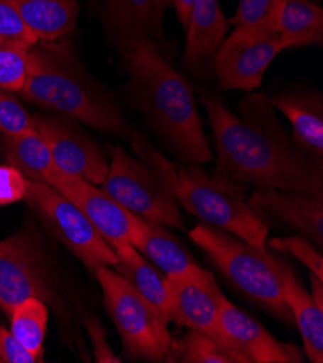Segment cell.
<instances>
[{
	"instance_id": "cell-1",
	"label": "cell",
	"mask_w": 323,
	"mask_h": 363,
	"mask_svg": "<svg viewBox=\"0 0 323 363\" xmlns=\"http://www.w3.org/2000/svg\"><path fill=\"white\" fill-rule=\"evenodd\" d=\"M200 101L218 152L214 175L257 189L323 197V160L300 148L283 129L268 96H246L239 116L209 91H200Z\"/></svg>"
},
{
	"instance_id": "cell-2",
	"label": "cell",
	"mask_w": 323,
	"mask_h": 363,
	"mask_svg": "<svg viewBox=\"0 0 323 363\" xmlns=\"http://www.w3.org/2000/svg\"><path fill=\"white\" fill-rule=\"evenodd\" d=\"M116 45L129 74L131 99L153 129L187 164L210 161L212 152L187 82L160 55L155 43L131 40Z\"/></svg>"
},
{
	"instance_id": "cell-3",
	"label": "cell",
	"mask_w": 323,
	"mask_h": 363,
	"mask_svg": "<svg viewBox=\"0 0 323 363\" xmlns=\"http://www.w3.org/2000/svg\"><path fill=\"white\" fill-rule=\"evenodd\" d=\"M28 101L97 130L131 135L115 99L92 80L67 44L35 45L28 52L22 90Z\"/></svg>"
},
{
	"instance_id": "cell-4",
	"label": "cell",
	"mask_w": 323,
	"mask_h": 363,
	"mask_svg": "<svg viewBox=\"0 0 323 363\" xmlns=\"http://www.w3.org/2000/svg\"><path fill=\"white\" fill-rule=\"evenodd\" d=\"M131 140L136 158L115 148L102 189L139 219L185 229L175 197L178 169L146 136L132 133Z\"/></svg>"
},
{
	"instance_id": "cell-5",
	"label": "cell",
	"mask_w": 323,
	"mask_h": 363,
	"mask_svg": "<svg viewBox=\"0 0 323 363\" xmlns=\"http://www.w3.org/2000/svg\"><path fill=\"white\" fill-rule=\"evenodd\" d=\"M189 236L248 300L287 324L295 323L283 293L287 265L267 246L258 247L206 223L197 225Z\"/></svg>"
},
{
	"instance_id": "cell-6",
	"label": "cell",
	"mask_w": 323,
	"mask_h": 363,
	"mask_svg": "<svg viewBox=\"0 0 323 363\" xmlns=\"http://www.w3.org/2000/svg\"><path fill=\"white\" fill-rule=\"evenodd\" d=\"M242 183L214 174L199 165L178 169L175 197L197 219L232 233L258 247H265L268 226L245 200Z\"/></svg>"
},
{
	"instance_id": "cell-7",
	"label": "cell",
	"mask_w": 323,
	"mask_h": 363,
	"mask_svg": "<svg viewBox=\"0 0 323 363\" xmlns=\"http://www.w3.org/2000/svg\"><path fill=\"white\" fill-rule=\"evenodd\" d=\"M28 298L44 301L62 323H68L61 282L40 232L32 225L0 242V310L9 315Z\"/></svg>"
},
{
	"instance_id": "cell-8",
	"label": "cell",
	"mask_w": 323,
	"mask_h": 363,
	"mask_svg": "<svg viewBox=\"0 0 323 363\" xmlns=\"http://www.w3.org/2000/svg\"><path fill=\"white\" fill-rule=\"evenodd\" d=\"M94 274L125 353L136 360L167 362L173 345L167 317L107 265L97 267Z\"/></svg>"
},
{
	"instance_id": "cell-9",
	"label": "cell",
	"mask_w": 323,
	"mask_h": 363,
	"mask_svg": "<svg viewBox=\"0 0 323 363\" xmlns=\"http://www.w3.org/2000/svg\"><path fill=\"white\" fill-rule=\"evenodd\" d=\"M25 200L48 230L87 268L116 265L115 250L96 232L87 217L53 186L44 181H29Z\"/></svg>"
},
{
	"instance_id": "cell-10",
	"label": "cell",
	"mask_w": 323,
	"mask_h": 363,
	"mask_svg": "<svg viewBox=\"0 0 323 363\" xmlns=\"http://www.w3.org/2000/svg\"><path fill=\"white\" fill-rule=\"evenodd\" d=\"M283 51L275 30L235 28L213 55V69L222 90H254Z\"/></svg>"
},
{
	"instance_id": "cell-11",
	"label": "cell",
	"mask_w": 323,
	"mask_h": 363,
	"mask_svg": "<svg viewBox=\"0 0 323 363\" xmlns=\"http://www.w3.org/2000/svg\"><path fill=\"white\" fill-rule=\"evenodd\" d=\"M167 286L170 321L185 325L189 330L204 333L225 345L219 329V314L226 297L212 274L197 267L183 274L167 277Z\"/></svg>"
},
{
	"instance_id": "cell-12",
	"label": "cell",
	"mask_w": 323,
	"mask_h": 363,
	"mask_svg": "<svg viewBox=\"0 0 323 363\" xmlns=\"http://www.w3.org/2000/svg\"><path fill=\"white\" fill-rule=\"evenodd\" d=\"M45 183L73 203L112 249L118 243L129 242L138 217L124 208L103 189H97L83 178L68 175L57 167L51 171Z\"/></svg>"
},
{
	"instance_id": "cell-13",
	"label": "cell",
	"mask_w": 323,
	"mask_h": 363,
	"mask_svg": "<svg viewBox=\"0 0 323 363\" xmlns=\"http://www.w3.org/2000/svg\"><path fill=\"white\" fill-rule=\"evenodd\" d=\"M35 129L48 145L60 171L83 178L94 186L103 183L109 165L102 151L77 125L65 118L38 116L35 118Z\"/></svg>"
},
{
	"instance_id": "cell-14",
	"label": "cell",
	"mask_w": 323,
	"mask_h": 363,
	"mask_svg": "<svg viewBox=\"0 0 323 363\" xmlns=\"http://www.w3.org/2000/svg\"><path fill=\"white\" fill-rule=\"evenodd\" d=\"M219 329L225 346L245 356L249 363H302L303 353L297 346L278 342L264 325L245 311L224 300Z\"/></svg>"
},
{
	"instance_id": "cell-15",
	"label": "cell",
	"mask_w": 323,
	"mask_h": 363,
	"mask_svg": "<svg viewBox=\"0 0 323 363\" xmlns=\"http://www.w3.org/2000/svg\"><path fill=\"white\" fill-rule=\"evenodd\" d=\"M248 204L257 214H271L275 219L289 223L302 236L309 239L320 250L323 247V197L283 191L275 189H257Z\"/></svg>"
},
{
	"instance_id": "cell-16",
	"label": "cell",
	"mask_w": 323,
	"mask_h": 363,
	"mask_svg": "<svg viewBox=\"0 0 323 363\" xmlns=\"http://www.w3.org/2000/svg\"><path fill=\"white\" fill-rule=\"evenodd\" d=\"M164 12L157 0H104L103 6L106 28L116 44L131 40H161Z\"/></svg>"
},
{
	"instance_id": "cell-17",
	"label": "cell",
	"mask_w": 323,
	"mask_h": 363,
	"mask_svg": "<svg viewBox=\"0 0 323 363\" xmlns=\"http://www.w3.org/2000/svg\"><path fill=\"white\" fill-rule=\"evenodd\" d=\"M273 107L287 118L293 128V139L306 152L323 160V101L316 91L278 93Z\"/></svg>"
},
{
	"instance_id": "cell-18",
	"label": "cell",
	"mask_w": 323,
	"mask_h": 363,
	"mask_svg": "<svg viewBox=\"0 0 323 363\" xmlns=\"http://www.w3.org/2000/svg\"><path fill=\"white\" fill-rule=\"evenodd\" d=\"M129 243L167 277L183 274L199 267L183 243L160 223L138 217Z\"/></svg>"
},
{
	"instance_id": "cell-19",
	"label": "cell",
	"mask_w": 323,
	"mask_h": 363,
	"mask_svg": "<svg viewBox=\"0 0 323 363\" xmlns=\"http://www.w3.org/2000/svg\"><path fill=\"white\" fill-rule=\"evenodd\" d=\"M228 29L219 0H196L186 26L185 65L199 68L218 51Z\"/></svg>"
},
{
	"instance_id": "cell-20",
	"label": "cell",
	"mask_w": 323,
	"mask_h": 363,
	"mask_svg": "<svg viewBox=\"0 0 323 363\" xmlns=\"http://www.w3.org/2000/svg\"><path fill=\"white\" fill-rule=\"evenodd\" d=\"M273 28L283 50L322 45L323 11L310 0H278Z\"/></svg>"
},
{
	"instance_id": "cell-21",
	"label": "cell",
	"mask_w": 323,
	"mask_h": 363,
	"mask_svg": "<svg viewBox=\"0 0 323 363\" xmlns=\"http://www.w3.org/2000/svg\"><path fill=\"white\" fill-rule=\"evenodd\" d=\"M114 250L118 257V262L114 265L115 271L170 321L167 275L153 262L143 258L129 242L118 243Z\"/></svg>"
},
{
	"instance_id": "cell-22",
	"label": "cell",
	"mask_w": 323,
	"mask_h": 363,
	"mask_svg": "<svg viewBox=\"0 0 323 363\" xmlns=\"http://www.w3.org/2000/svg\"><path fill=\"white\" fill-rule=\"evenodd\" d=\"M25 25L44 43L68 35L77 23L76 0H12Z\"/></svg>"
},
{
	"instance_id": "cell-23",
	"label": "cell",
	"mask_w": 323,
	"mask_h": 363,
	"mask_svg": "<svg viewBox=\"0 0 323 363\" xmlns=\"http://www.w3.org/2000/svg\"><path fill=\"white\" fill-rule=\"evenodd\" d=\"M283 293L293 321L297 324L303 337L305 353L313 363L323 362V310L319 308L306 289L299 284L295 274L284 271Z\"/></svg>"
},
{
	"instance_id": "cell-24",
	"label": "cell",
	"mask_w": 323,
	"mask_h": 363,
	"mask_svg": "<svg viewBox=\"0 0 323 363\" xmlns=\"http://www.w3.org/2000/svg\"><path fill=\"white\" fill-rule=\"evenodd\" d=\"M4 151L8 162L29 181H47L55 168L51 151L37 129L5 136Z\"/></svg>"
},
{
	"instance_id": "cell-25",
	"label": "cell",
	"mask_w": 323,
	"mask_h": 363,
	"mask_svg": "<svg viewBox=\"0 0 323 363\" xmlns=\"http://www.w3.org/2000/svg\"><path fill=\"white\" fill-rule=\"evenodd\" d=\"M9 317L13 337L41 362L48 323V306L38 298H28L15 306Z\"/></svg>"
},
{
	"instance_id": "cell-26",
	"label": "cell",
	"mask_w": 323,
	"mask_h": 363,
	"mask_svg": "<svg viewBox=\"0 0 323 363\" xmlns=\"http://www.w3.org/2000/svg\"><path fill=\"white\" fill-rule=\"evenodd\" d=\"M167 362L249 363V360L236 350H232L221 342L196 330H190L180 340L173 342Z\"/></svg>"
},
{
	"instance_id": "cell-27",
	"label": "cell",
	"mask_w": 323,
	"mask_h": 363,
	"mask_svg": "<svg viewBox=\"0 0 323 363\" xmlns=\"http://www.w3.org/2000/svg\"><path fill=\"white\" fill-rule=\"evenodd\" d=\"M29 47L0 44V89L21 91L28 71Z\"/></svg>"
},
{
	"instance_id": "cell-28",
	"label": "cell",
	"mask_w": 323,
	"mask_h": 363,
	"mask_svg": "<svg viewBox=\"0 0 323 363\" xmlns=\"http://www.w3.org/2000/svg\"><path fill=\"white\" fill-rule=\"evenodd\" d=\"M278 0H239L238 11L231 19L236 28L274 30L273 19Z\"/></svg>"
},
{
	"instance_id": "cell-29",
	"label": "cell",
	"mask_w": 323,
	"mask_h": 363,
	"mask_svg": "<svg viewBox=\"0 0 323 363\" xmlns=\"http://www.w3.org/2000/svg\"><path fill=\"white\" fill-rule=\"evenodd\" d=\"M38 41L22 21L12 0H0V44H19L32 48Z\"/></svg>"
},
{
	"instance_id": "cell-30",
	"label": "cell",
	"mask_w": 323,
	"mask_h": 363,
	"mask_svg": "<svg viewBox=\"0 0 323 363\" xmlns=\"http://www.w3.org/2000/svg\"><path fill=\"white\" fill-rule=\"evenodd\" d=\"M33 128L35 118L28 113L16 97L9 94L8 90L0 89V133L15 136Z\"/></svg>"
},
{
	"instance_id": "cell-31",
	"label": "cell",
	"mask_w": 323,
	"mask_h": 363,
	"mask_svg": "<svg viewBox=\"0 0 323 363\" xmlns=\"http://www.w3.org/2000/svg\"><path fill=\"white\" fill-rule=\"evenodd\" d=\"M270 247L281 252L292 253L302 264H305L310 274L323 278V259L320 252L313 246V243L305 236L292 238H275L268 242Z\"/></svg>"
},
{
	"instance_id": "cell-32",
	"label": "cell",
	"mask_w": 323,
	"mask_h": 363,
	"mask_svg": "<svg viewBox=\"0 0 323 363\" xmlns=\"http://www.w3.org/2000/svg\"><path fill=\"white\" fill-rule=\"evenodd\" d=\"M29 179L12 165H0V206L23 200Z\"/></svg>"
},
{
	"instance_id": "cell-33",
	"label": "cell",
	"mask_w": 323,
	"mask_h": 363,
	"mask_svg": "<svg viewBox=\"0 0 323 363\" xmlns=\"http://www.w3.org/2000/svg\"><path fill=\"white\" fill-rule=\"evenodd\" d=\"M82 320L93 346L94 360L99 363H119V357L112 352L111 346L107 345L106 330L103 329L102 323L90 314H84Z\"/></svg>"
},
{
	"instance_id": "cell-34",
	"label": "cell",
	"mask_w": 323,
	"mask_h": 363,
	"mask_svg": "<svg viewBox=\"0 0 323 363\" xmlns=\"http://www.w3.org/2000/svg\"><path fill=\"white\" fill-rule=\"evenodd\" d=\"M40 362L13 337L11 330L0 325V363H35Z\"/></svg>"
},
{
	"instance_id": "cell-35",
	"label": "cell",
	"mask_w": 323,
	"mask_h": 363,
	"mask_svg": "<svg viewBox=\"0 0 323 363\" xmlns=\"http://www.w3.org/2000/svg\"><path fill=\"white\" fill-rule=\"evenodd\" d=\"M196 0H157L158 6L165 11L168 8H173L177 13V18L178 21H180V23L185 26H187V22H189V16H190V12L193 9V5H195Z\"/></svg>"
},
{
	"instance_id": "cell-36",
	"label": "cell",
	"mask_w": 323,
	"mask_h": 363,
	"mask_svg": "<svg viewBox=\"0 0 323 363\" xmlns=\"http://www.w3.org/2000/svg\"><path fill=\"white\" fill-rule=\"evenodd\" d=\"M310 285H312V300L314 304L323 310V278H319L310 274Z\"/></svg>"
}]
</instances>
